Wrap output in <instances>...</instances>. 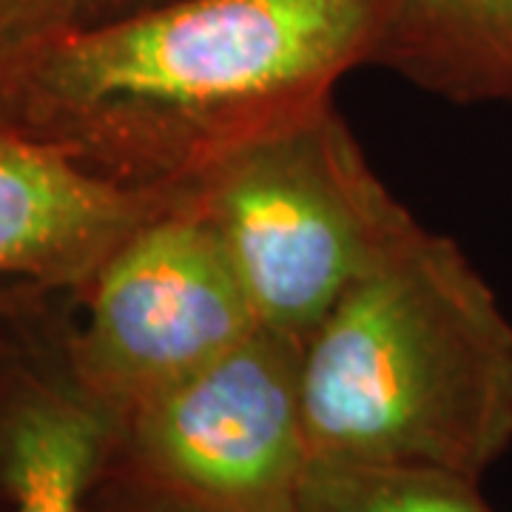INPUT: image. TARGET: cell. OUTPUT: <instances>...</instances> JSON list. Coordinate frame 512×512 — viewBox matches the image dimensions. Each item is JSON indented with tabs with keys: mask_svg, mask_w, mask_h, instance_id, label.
I'll use <instances>...</instances> for the list:
<instances>
[{
	"mask_svg": "<svg viewBox=\"0 0 512 512\" xmlns=\"http://www.w3.org/2000/svg\"><path fill=\"white\" fill-rule=\"evenodd\" d=\"M183 194L117 183L0 123V276L92 282L137 225Z\"/></svg>",
	"mask_w": 512,
	"mask_h": 512,
	"instance_id": "obj_6",
	"label": "cell"
},
{
	"mask_svg": "<svg viewBox=\"0 0 512 512\" xmlns=\"http://www.w3.org/2000/svg\"><path fill=\"white\" fill-rule=\"evenodd\" d=\"M120 433L77 384H29L0 416V484L12 512H83V498Z\"/></svg>",
	"mask_w": 512,
	"mask_h": 512,
	"instance_id": "obj_8",
	"label": "cell"
},
{
	"mask_svg": "<svg viewBox=\"0 0 512 512\" xmlns=\"http://www.w3.org/2000/svg\"><path fill=\"white\" fill-rule=\"evenodd\" d=\"M259 330L231 256L191 188L137 225L92 276L77 387L120 419Z\"/></svg>",
	"mask_w": 512,
	"mask_h": 512,
	"instance_id": "obj_4",
	"label": "cell"
},
{
	"mask_svg": "<svg viewBox=\"0 0 512 512\" xmlns=\"http://www.w3.org/2000/svg\"><path fill=\"white\" fill-rule=\"evenodd\" d=\"M160 512H197V510H188V507H180V504H171V501H165L163 498V510Z\"/></svg>",
	"mask_w": 512,
	"mask_h": 512,
	"instance_id": "obj_12",
	"label": "cell"
},
{
	"mask_svg": "<svg viewBox=\"0 0 512 512\" xmlns=\"http://www.w3.org/2000/svg\"><path fill=\"white\" fill-rule=\"evenodd\" d=\"M165 0H32L26 15L20 20L18 32L9 40L52 32V29H74V26H94L103 20L120 18L137 9H148ZM3 40V43H9Z\"/></svg>",
	"mask_w": 512,
	"mask_h": 512,
	"instance_id": "obj_10",
	"label": "cell"
},
{
	"mask_svg": "<svg viewBox=\"0 0 512 512\" xmlns=\"http://www.w3.org/2000/svg\"><path fill=\"white\" fill-rule=\"evenodd\" d=\"M32 0H0V43L18 32L20 20L26 15Z\"/></svg>",
	"mask_w": 512,
	"mask_h": 512,
	"instance_id": "obj_11",
	"label": "cell"
},
{
	"mask_svg": "<svg viewBox=\"0 0 512 512\" xmlns=\"http://www.w3.org/2000/svg\"><path fill=\"white\" fill-rule=\"evenodd\" d=\"M259 328L305 345L413 214L370 168L333 103L191 185Z\"/></svg>",
	"mask_w": 512,
	"mask_h": 512,
	"instance_id": "obj_3",
	"label": "cell"
},
{
	"mask_svg": "<svg viewBox=\"0 0 512 512\" xmlns=\"http://www.w3.org/2000/svg\"><path fill=\"white\" fill-rule=\"evenodd\" d=\"M373 66L458 106H512V0H393Z\"/></svg>",
	"mask_w": 512,
	"mask_h": 512,
	"instance_id": "obj_7",
	"label": "cell"
},
{
	"mask_svg": "<svg viewBox=\"0 0 512 512\" xmlns=\"http://www.w3.org/2000/svg\"><path fill=\"white\" fill-rule=\"evenodd\" d=\"M160 498L197 512H296L311 470L302 345L259 328L120 419Z\"/></svg>",
	"mask_w": 512,
	"mask_h": 512,
	"instance_id": "obj_5",
	"label": "cell"
},
{
	"mask_svg": "<svg viewBox=\"0 0 512 512\" xmlns=\"http://www.w3.org/2000/svg\"><path fill=\"white\" fill-rule=\"evenodd\" d=\"M393 0H165L0 43V123L134 188L188 191L373 66Z\"/></svg>",
	"mask_w": 512,
	"mask_h": 512,
	"instance_id": "obj_1",
	"label": "cell"
},
{
	"mask_svg": "<svg viewBox=\"0 0 512 512\" xmlns=\"http://www.w3.org/2000/svg\"><path fill=\"white\" fill-rule=\"evenodd\" d=\"M296 512H493L478 481L399 467L311 464Z\"/></svg>",
	"mask_w": 512,
	"mask_h": 512,
	"instance_id": "obj_9",
	"label": "cell"
},
{
	"mask_svg": "<svg viewBox=\"0 0 512 512\" xmlns=\"http://www.w3.org/2000/svg\"><path fill=\"white\" fill-rule=\"evenodd\" d=\"M311 464L478 481L512 444V322L476 265L416 217L302 345Z\"/></svg>",
	"mask_w": 512,
	"mask_h": 512,
	"instance_id": "obj_2",
	"label": "cell"
}]
</instances>
